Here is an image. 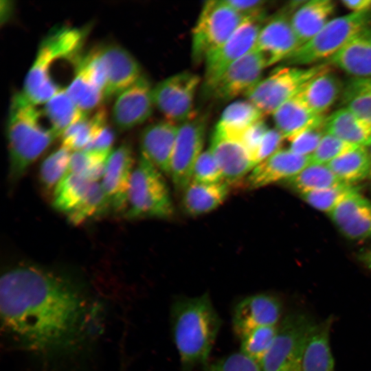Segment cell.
I'll return each mask as SVG.
<instances>
[{"label": "cell", "mask_w": 371, "mask_h": 371, "mask_svg": "<svg viewBox=\"0 0 371 371\" xmlns=\"http://www.w3.org/2000/svg\"><path fill=\"white\" fill-rule=\"evenodd\" d=\"M1 330L16 348L41 355L71 350L97 330L100 308L72 280L32 264L0 280Z\"/></svg>", "instance_id": "1"}, {"label": "cell", "mask_w": 371, "mask_h": 371, "mask_svg": "<svg viewBox=\"0 0 371 371\" xmlns=\"http://www.w3.org/2000/svg\"><path fill=\"white\" fill-rule=\"evenodd\" d=\"M221 324L207 293L180 297L172 303L171 333L181 371H193L207 363Z\"/></svg>", "instance_id": "2"}, {"label": "cell", "mask_w": 371, "mask_h": 371, "mask_svg": "<svg viewBox=\"0 0 371 371\" xmlns=\"http://www.w3.org/2000/svg\"><path fill=\"white\" fill-rule=\"evenodd\" d=\"M45 119L43 109L21 92L13 95L6 124L10 182L20 179L58 137L50 124L44 123Z\"/></svg>", "instance_id": "3"}, {"label": "cell", "mask_w": 371, "mask_h": 371, "mask_svg": "<svg viewBox=\"0 0 371 371\" xmlns=\"http://www.w3.org/2000/svg\"><path fill=\"white\" fill-rule=\"evenodd\" d=\"M85 38L82 29L69 26L53 28L41 42L21 93L33 104H43L63 89L55 82L53 69L60 61L78 62Z\"/></svg>", "instance_id": "4"}, {"label": "cell", "mask_w": 371, "mask_h": 371, "mask_svg": "<svg viewBox=\"0 0 371 371\" xmlns=\"http://www.w3.org/2000/svg\"><path fill=\"white\" fill-rule=\"evenodd\" d=\"M160 171L140 155L134 168L128 190L126 218H169L174 212L166 182Z\"/></svg>", "instance_id": "5"}, {"label": "cell", "mask_w": 371, "mask_h": 371, "mask_svg": "<svg viewBox=\"0 0 371 371\" xmlns=\"http://www.w3.org/2000/svg\"><path fill=\"white\" fill-rule=\"evenodd\" d=\"M371 25V10L330 19L312 38L284 61L286 66L315 64L336 54L355 34Z\"/></svg>", "instance_id": "6"}, {"label": "cell", "mask_w": 371, "mask_h": 371, "mask_svg": "<svg viewBox=\"0 0 371 371\" xmlns=\"http://www.w3.org/2000/svg\"><path fill=\"white\" fill-rule=\"evenodd\" d=\"M246 19L225 0L205 1L192 30L194 62L204 61L206 56L225 43Z\"/></svg>", "instance_id": "7"}, {"label": "cell", "mask_w": 371, "mask_h": 371, "mask_svg": "<svg viewBox=\"0 0 371 371\" xmlns=\"http://www.w3.org/2000/svg\"><path fill=\"white\" fill-rule=\"evenodd\" d=\"M328 69L324 64L308 67H278L262 78L245 95L265 115H272L282 104L301 91L319 73Z\"/></svg>", "instance_id": "8"}, {"label": "cell", "mask_w": 371, "mask_h": 371, "mask_svg": "<svg viewBox=\"0 0 371 371\" xmlns=\"http://www.w3.org/2000/svg\"><path fill=\"white\" fill-rule=\"evenodd\" d=\"M315 323L304 313H291L280 322L276 338L260 363L262 371H293Z\"/></svg>", "instance_id": "9"}, {"label": "cell", "mask_w": 371, "mask_h": 371, "mask_svg": "<svg viewBox=\"0 0 371 371\" xmlns=\"http://www.w3.org/2000/svg\"><path fill=\"white\" fill-rule=\"evenodd\" d=\"M206 118L193 113L179 124L169 175L175 187L183 190L191 182L194 164L203 153Z\"/></svg>", "instance_id": "10"}, {"label": "cell", "mask_w": 371, "mask_h": 371, "mask_svg": "<svg viewBox=\"0 0 371 371\" xmlns=\"http://www.w3.org/2000/svg\"><path fill=\"white\" fill-rule=\"evenodd\" d=\"M200 82L199 76L188 71L166 78L153 88L154 106L166 120L181 123L194 113V100Z\"/></svg>", "instance_id": "11"}, {"label": "cell", "mask_w": 371, "mask_h": 371, "mask_svg": "<svg viewBox=\"0 0 371 371\" xmlns=\"http://www.w3.org/2000/svg\"><path fill=\"white\" fill-rule=\"evenodd\" d=\"M265 19H247L221 45L205 58L204 89L239 58L255 49L256 41Z\"/></svg>", "instance_id": "12"}, {"label": "cell", "mask_w": 371, "mask_h": 371, "mask_svg": "<svg viewBox=\"0 0 371 371\" xmlns=\"http://www.w3.org/2000/svg\"><path fill=\"white\" fill-rule=\"evenodd\" d=\"M267 67L261 54L254 49L227 67L205 93L215 100L226 101L245 94L261 79Z\"/></svg>", "instance_id": "13"}, {"label": "cell", "mask_w": 371, "mask_h": 371, "mask_svg": "<svg viewBox=\"0 0 371 371\" xmlns=\"http://www.w3.org/2000/svg\"><path fill=\"white\" fill-rule=\"evenodd\" d=\"M290 13L287 10L278 13L264 23L260 30L255 49L264 58L267 67L284 61L300 47Z\"/></svg>", "instance_id": "14"}, {"label": "cell", "mask_w": 371, "mask_h": 371, "mask_svg": "<svg viewBox=\"0 0 371 371\" xmlns=\"http://www.w3.org/2000/svg\"><path fill=\"white\" fill-rule=\"evenodd\" d=\"M282 313L280 300L269 293H257L240 300L234 307L232 327L238 337L262 326L278 325Z\"/></svg>", "instance_id": "15"}, {"label": "cell", "mask_w": 371, "mask_h": 371, "mask_svg": "<svg viewBox=\"0 0 371 371\" xmlns=\"http://www.w3.org/2000/svg\"><path fill=\"white\" fill-rule=\"evenodd\" d=\"M153 106V88L142 75L117 95L112 110L113 122L120 130L131 129L144 123L151 115Z\"/></svg>", "instance_id": "16"}, {"label": "cell", "mask_w": 371, "mask_h": 371, "mask_svg": "<svg viewBox=\"0 0 371 371\" xmlns=\"http://www.w3.org/2000/svg\"><path fill=\"white\" fill-rule=\"evenodd\" d=\"M134 158L131 147L122 144L112 150L106 163L101 186L110 203L111 210L126 212Z\"/></svg>", "instance_id": "17"}, {"label": "cell", "mask_w": 371, "mask_h": 371, "mask_svg": "<svg viewBox=\"0 0 371 371\" xmlns=\"http://www.w3.org/2000/svg\"><path fill=\"white\" fill-rule=\"evenodd\" d=\"M311 163V156L298 155L289 148H280L254 166L246 177L247 186L258 189L278 181H286Z\"/></svg>", "instance_id": "18"}, {"label": "cell", "mask_w": 371, "mask_h": 371, "mask_svg": "<svg viewBox=\"0 0 371 371\" xmlns=\"http://www.w3.org/2000/svg\"><path fill=\"white\" fill-rule=\"evenodd\" d=\"M328 215L346 238L351 240L371 238V201L358 190L346 197Z\"/></svg>", "instance_id": "19"}, {"label": "cell", "mask_w": 371, "mask_h": 371, "mask_svg": "<svg viewBox=\"0 0 371 371\" xmlns=\"http://www.w3.org/2000/svg\"><path fill=\"white\" fill-rule=\"evenodd\" d=\"M179 124L159 121L147 126L140 137L141 155L169 175Z\"/></svg>", "instance_id": "20"}, {"label": "cell", "mask_w": 371, "mask_h": 371, "mask_svg": "<svg viewBox=\"0 0 371 371\" xmlns=\"http://www.w3.org/2000/svg\"><path fill=\"white\" fill-rule=\"evenodd\" d=\"M209 150L229 184L247 177L255 166L250 153L238 140L213 133Z\"/></svg>", "instance_id": "21"}, {"label": "cell", "mask_w": 371, "mask_h": 371, "mask_svg": "<svg viewBox=\"0 0 371 371\" xmlns=\"http://www.w3.org/2000/svg\"><path fill=\"white\" fill-rule=\"evenodd\" d=\"M101 54L106 71L105 99L117 96L142 76L138 62L124 48L107 45L101 47Z\"/></svg>", "instance_id": "22"}, {"label": "cell", "mask_w": 371, "mask_h": 371, "mask_svg": "<svg viewBox=\"0 0 371 371\" xmlns=\"http://www.w3.org/2000/svg\"><path fill=\"white\" fill-rule=\"evenodd\" d=\"M333 318L315 324L311 328L293 371H335L330 346Z\"/></svg>", "instance_id": "23"}, {"label": "cell", "mask_w": 371, "mask_h": 371, "mask_svg": "<svg viewBox=\"0 0 371 371\" xmlns=\"http://www.w3.org/2000/svg\"><path fill=\"white\" fill-rule=\"evenodd\" d=\"M327 60L352 78L371 76V25L355 34Z\"/></svg>", "instance_id": "24"}, {"label": "cell", "mask_w": 371, "mask_h": 371, "mask_svg": "<svg viewBox=\"0 0 371 371\" xmlns=\"http://www.w3.org/2000/svg\"><path fill=\"white\" fill-rule=\"evenodd\" d=\"M276 128L284 139L325 122V115L315 113L304 100L301 91L282 104L273 114Z\"/></svg>", "instance_id": "25"}, {"label": "cell", "mask_w": 371, "mask_h": 371, "mask_svg": "<svg viewBox=\"0 0 371 371\" xmlns=\"http://www.w3.org/2000/svg\"><path fill=\"white\" fill-rule=\"evenodd\" d=\"M65 89L79 109L86 113L100 107L105 99L104 87L91 67L87 54L82 56Z\"/></svg>", "instance_id": "26"}, {"label": "cell", "mask_w": 371, "mask_h": 371, "mask_svg": "<svg viewBox=\"0 0 371 371\" xmlns=\"http://www.w3.org/2000/svg\"><path fill=\"white\" fill-rule=\"evenodd\" d=\"M331 0L306 1L295 11L291 23L300 47L312 38L330 20L335 10Z\"/></svg>", "instance_id": "27"}, {"label": "cell", "mask_w": 371, "mask_h": 371, "mask_svg": "<svg viewBox=\"0 0 371 371\" xmlns=\"http://www.w3.org/2000/svg\"><path fill=\"white\" fill-rule=\"evenodd\" d=\"M325 130L355 146L367 147L371 142V125L344 106L326 117Z\"/></svg>", "instance_id": "28"}, {"label": "cell", "mask_w": 371, "mask_h": 371, "mask_svg": "<svg viewBox=\"0 0 371 371\" xmlns=\"http://www.w3.org/2000/svg\"><path fill=\"white\" fill-rule=\"evenodd\" d=\"M229 184L225 181L205 184L191 181L183 190L182 205L191 216H199L217 208L226 199Z\"/></svg>", "instance_id": "29"}, {"label": "cell", "mask_w": 371, "mask_h": 371, "mask_svg": "<svg viewBox=\"0 0 371 371\" xmlns=\"http://www.w3.org/2000/svg\"><path fill=\"white\" fill-rule=\"evenodd\" d=\"M263 116L262 111L249 100L235 101L224 109L214 133L240 141L244 133Z\"/></svg>", "instance_id": "30"}, {"label": "cell", "mask_w": 371, "mask_h": 371, "mask_svg": "<svg viewBox=\"0 0 371 371\" xmlns=\"http://www.w3.org/2000/svg\"><path fill=\"white\" fill-rule=\"evenodd\" d=\"M343 87L339 77L328 68L308 80L301 89V93L315 113L324 115L341 95Z\"/></svg>", "instance_id": "31"}, {"label": "cell", "mask_w": 371, "mask_h": 371, "mask_svg": "<svg viewBox=\"0 0 371 371\" xmlns=\"http://www.w3.org/2000/svg\"><path fill=\"white\" fill-rule=\"evenodd\" d=\"M89 113L64 131L60 136L61 146L71 152L85 150L107 125V113L103 107L100 106Z\"/></svg>", "instance_id": "32"}, {"label": "cell", "mask_w": 371, "mask_h": 371, "mask_svg": "<svg viewBox=\"0 0 371 371\" xmlns=\"http://www.w3.org/2000/svg\"><path fill=\"white\" fill-rule=\"evenodd\" d=\"M43 104V111L58 137L88 113L79 109L65 89L58 91Z\"/></svg>", "instance_id": "33"}, {"label": "cell", "mask_w": 371, "mask_h": 371, "mask_svg": "<svg viewBox=\"0 0 371 371\" xmlns=\"http://www.w3.org/2000/svg\"><path fill=\"white\" fill-rule=\"evenodd\" d=\"M333 173L344 183H355L370 177L371 164L367 147L359 146L327 164Z\"/></svg>", "instance_id": "34"}, {"label": "cell", "mask_w": 371, "mask_h": 371, "mask_svg": "<svg viewBox=\"0 0 371 371\" xmlns=\"http://www.w3.org/2000/svg\"><path fill=\"white\" fill-rule=\"evenodd\" d=\"M93 182L69 172L53 193L54 207L67 216L83 201Z\"/></svg>", "instance_id": "35"}, {"label": "cell", "mask_w": 371, "mask_h": 371, "mask_svg": "<svg viewBox=\"0 0 371 371\" xmlns=\"http://www.w3.org/2000/svg\"><path fill=\"white\" fill-rule=\"evenodd\" d=\"M285 182L299 194L345 183L333 173L327 164L316 163L310 164Z\"/></svg>", "instance_id": "36"}, {"label": "cell", "mask_w": 371, "mask_h": 371, "mask_svg": "<svg viewBox=\"0 0 371 371\" xmlns=\"http://www.w3.org/2000/svg\"><path fill=\"white\" fill-rule=\"evenodd\" d=\"M341 95L344 107L371 125V76L350 78Z\"/></svg>", "instance_id": "37"}, {"label": "cell", "mask_w": 371, "mask_h": 371, "mask_svg": "<svg viewBox=\"0 0 371 371\" xmlns=\"http://www.w3.org/2000/svg\"><path fill=\"white\" fill-rule=\"evenodd\" d=\"M112 150H77L71 153L69 172L98 182L105 172Z\"/></svg>", "instance_id": "38"}, {"label": "cell", "mask_w": 371, "mask_h": 371, "mask_svg": "<svg viewBox=\"0 0 371 371\" xmlns=\"http://www.w3.org/2000/svg\"><path fill=\"white\" fill-rule=\"evenodd\" d=\"M72 152L61 146L53 151L42 162L39 170V179L46 193H54L56 188L69 173Z\"/></svg>", "instance_id": "39"}, {"label": "cell", "mask_w": 371, "mask_h": 371, "mask_svg": "<svg viewBox=\"0 0 371 371\" xmlns=\"http://www.w3.org/2000/svg\"><path fill=\"white\" fill-rule=\"evenodd\" d=\"M111 210L110 203L100 182H93L83 201L66 216L73 225L104 214Z\"/></svg>", "instance_id": "40"}, {"label": "cell", "mask_w": 371, "mask_h": 371, "mask_svg": "<svg viewBox=\"0 0 371 371\" xmlns=\"http://www.w3.org/2000/svg\"><path fill=\"white\" fill-rule=\"evenodd\" d=\"M278 330V325L255 328L240 339V350L246 357L260 364L271 348Z\"/></svg>", "instance_id": "41"}, {"label": "cell", "mask_w": 371, "mask_h": 371, "mask_svg": "<svg viewBox=\"0 0 371 371\" xmlns=\"http://www.w3.org/2000/svg\"><path fill=\"white\" fill-rule=\"evenodd\" d=\"M356 190L358 189L355 185L344 183L299 195L315 209L329 214L346 197Z\"/></svg>", "instance_id": "42"}, {"label": "cell", "mask_w": 371, "mask_h": 371, "mask_svg": "<svg viewBox=\"0 0 371 371\" xmlns=\"http://www.w3.org/2000/svg\"><path fill=\"white\" fill-rule=\"evenodd\" d=\"M359 146L349 144L326 133L318 146L311 155L312 163L327 164L332 160Z\"/></svg>", "instance_id": "43"}, {"label": "cell", "mask_w": 371, "mask_h": 371, "mask_svg": "<svg viewBox=\"0 0 371 371\" xmlns=\"http://www.w3.org/2000/svg\"><path fill=\"white\" fill-rule=\"evenodd\" d=\"M191 181L205 184L225 181L222 172L209 148L203 150L197 159L193 168Z\"/></svg>", "instance_id": "44"}, {"label": "cell", "mask_w": 371, "mask_h": 371, "mask_svg": "<svg viewBox=\"0 0 371 371\" xmlns=\"http://www.w3.org/2000/svg\"><path fill=\"white\" fill-rule=\"evenodd\" d=\"M326 133L325 122L300 133L289 139V149L303 156H311Z\"/></svg>", "instance_id": "45"}, {"label": "cell", "mask_w": 371, "mask_h": 371, "mask_svg": "<svg viewBox=\"0 0 371 371\" xmlns=\"http://www.w3.org/2000/svg\"><path fill=\"white\" fill-rule=\"evenodd\" d=\"M208 371H262L259 363L240 352L230 354L214 362Z\"/></svg>", "instance_id": "46"}, {"label": "cell", "mask_w": 371, "mask_h": 371, "mask_svg": "<svg viewBox=\"0 0 371 371\" xmlns=\"http://www.w3.org/2000/svg\"><path fill=\"white\" fill-rule=\"evenodd\" d=\"M284 139V136L276 128H269L252 156L255 166L280 150Z\"/></svg>", "instance_id": "47"}, {"label": "cell", "mask_w": 371, "mask_h": 371, "mask_svg": "<svg viewBox=\"0 0 371 371\" xmlns=\"http://www.w3.org/2000/svg\"><path fill=\"white\" fill-rule=\"evenodd\" d=\"M225 1L245 19H265V1L225 0Z\"/></svg>", "instance_id": "48"}, {"label": "cell", "mask_w": 371, "mask_h": 371, "mask_svg": "<svg viewBox=\"0 0 371 371\" xmlns=\"http://www.w3.org/2000/svg\"><path fill=\"white\" fill-rule=\"evenodd\" d=\"M269 128L265 121L262 119L250 126L241 137L239 142L247 149L251 158L259 143Z\"/></svg>", "instance_id": "49"}, {"label": "cell", "mask_w": 371, "mask_h": 371, "mask_svg": "<svg viewBox=\"0 0 371 371\" xmlns=\"http://www.w3.org/2000/svg\"><path fill=\"white\" fill-rule=\"evenodd\" d=\"M115 139L112 129L106 125L98 135L85 148V150H112L111 147Z\"/></svg>", "instance_id": "50"}, {"label": "cell", "mask_w": 371, "mask_h": 371, "mask_svg": "<svg viewBox=\"0 0 371 371\" xmlns=\"http://www.w3.org/2000/svg\"><path fill=\"white\" fill-rule=\"evenodd\" d=\"M341 3L351 12H363L371 10V0H342Z\"/></svg>", "instance_id": "51"}, {"label": "cell", "mask_w": 371, "mask_h": 371, "mask_svg": "<svg viewBox=\"0 0 371 371\" xmlns=\"http://www.w3.org/2000/svg\"><path fill=\"white\" fill-rule=\"evenodd\" d=\"M358 258L364 266L371 269V248L360 252Z\"/></svg>", "instance_id": "52"}, {"label": "cell", "mask_w": 371, "mask_h": 371, "mask_svg": "<svg viewBox=\"0 0 371 371\" xmlns=\"http://www.w3.org/2000/svg\"><path fill=\"white\" fill-rule=\"evenodd\" d=\"M367 149H368V151L369 157H370V164H371V142H370V144L367 146ZM370 179H371V172H370Z\"/></svg>", "instance_id": "53"}]
</instances>
